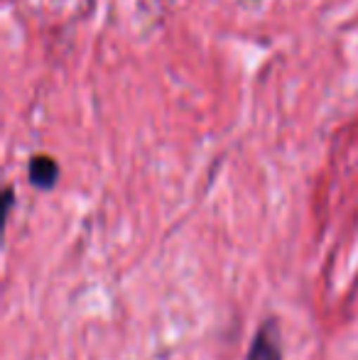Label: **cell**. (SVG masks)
I'll use <instances>...</instances> for the list:
<instances>
[{
	"instance_id": "cell-2",
	"label": "cell",
	"mask_w": 358,
	"mask_h": 360,
	"mask_svg": "<svg viewBox=\"0 0 358 360\" xmlns=\"http://www.w3.org/2000/svg\"><path fill=\"white\" fill-rule=\"evenodd\" d=\"M27 176L34 189L49 191L59 179V165L49 155H34L27 165Z\"/></svg>"
},
{
	"instance_id": "cell-3",
	"label": "cell",
	"mask_w": 358,
	"mask_h": 360,
	"mask_svg": "<svg viewBox=\"0 0 358 360\" xmlns=\"http://www.w3.org/2000/svg\"><path fill=\"white\" fill-rule=\"evenodd\" d=\"M13 204H15L13 186H8V189H5V214H10V209H13Z\"/></svg>"
},
{
	"instance_id": "cell-1",
	"label": "cell",
	"mask_w": 358,
	"mask_h": 360,
	"mask_svg": "<svg viewBox=\"0 0 358 360\" xmlns=\"http://www.w3.org/2000/svg\"><path fill=\"white\" fill-rule=\"evenodd\" d=\"M245 360H282L280 331H277L275 321H265L263 326L258 328Z\"/></svg>"
}]
</instances>
